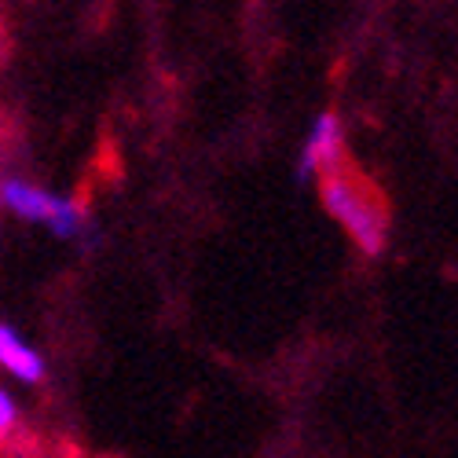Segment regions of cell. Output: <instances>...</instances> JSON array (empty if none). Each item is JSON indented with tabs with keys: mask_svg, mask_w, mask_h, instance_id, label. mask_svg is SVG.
<instances>
[{
	"mask_svg": "<svg viewBox=\"0 0 458 458\" xmlns=\"http://www.w3.org/2000/svg\"><path fill=\"white\" fill-rule=\"evenodd\" d=\"M15 414H19V407H15V400L0 389V440H4L8 433H12V426H15Z\"/></svg>",
	"mask_w": 458,
	"mask_h": 458,
	"instance_id": "5b68a950",
	"label": "cell"
},
{
	"mask_svg": "<svg viewBox=\"0 0 458 458\" xmlns=\"http://www.w3.org/2000/svg\"><path fill=\"white\" fill-rule=\"evenodd\" d=\"M0 199H4V206L15 216L33 220V224H48L52 235H59V239L85 235V213L73 206L70 199H59V195H52V191H45V187H33V183L12 176V180L0 183Z\"/></svg>",
	"mask_w": 458,
	"mask_h": 458,
	"instance_id": "7a4b0ae2",
	"label": "cell"
},
{
	"mask_svg": "<svg viewBox=\"0 0 458 458\" xmlns=\"http://www.w3.org/2000/svg\"><path fill=\"white\" fill-rule=\"evenodd\" d=\"M345 155V129H341V118L334 110L319 114L312 132H309V143L301 150V162H297V180H312L319 176V169H327L330 162H337Z\"/></svg>",
	"mask_w": 458,
	"mask_h": 458,
	"instance_id": "3957f363",
	"label": "cell"
},
{
	"mask_svg": "<svg viewBox=\"0 0 458 458\" xmlns=\"http://www.w3.org/2000/svg\"><path fill=\"white\" fill-rule=\"evenodd\" d=\"M319 195L327 213L352 235V242L367 253L377 257L389 242V202L377 191V183L341 155L327 169H319Z\"/></svg>",
	"mask_w": 458,
	"mask_h": 458,
	"instance_id": "6da1fadb",
	"label": "cell"
},
{
	"mask_svg": "<svg viewBox=\"0 0 458 458\" xmlns=\"http://www.w3.org/2000/svg\"><path fill=\"white\" fill-rule=\"evenodd\" d=\"M0 367L12 370L19 381H26V386H37V381L45 377V360L4 323H0Z\"/></svg>",
	"mask_w": 458,
	"mask_h": 458,
	"instance_id": "277c9868",
	"label": "cell"
}]
</instances>
